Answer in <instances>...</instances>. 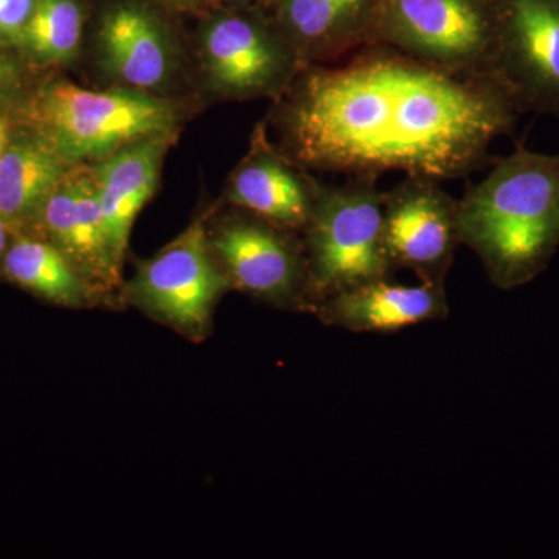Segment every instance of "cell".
Listing matches in <instances>:
<instances>
[{
	"label": "cell",
	"instance_id": "obj_1",
	"mask_svg": "<svg viewBox=\"0 0 559 559\" xmlns=\"http://www.w3.org/2000/svg\"><path fill=\"white\" fill-rule=\"evenodd\" d=\"M520 110L492 81L463 79L382 44L305 66L277 98L282 151L304 168L437 180L487 168Z\"/></svg>",
	"mask_w": 559,
	"mask_h": 559
},
{
	"label": "cell",
	"instance_id": "obj_2",
	"mask_svg": "<svg viewBox=\"0 0 559 559\" xmlns=\"http://www.w3.org/2000/svg\"><path fill=\"white\" fill-rule=\"evenodd\" d=\"M488 167L459 200V240L496 288L513 290L543 274L559 249V154L520 142Z\"/></svg>",
	"mask_w": 559,
	"mask_h": 559
},
{
	"label": "cell",
	"instance_id": "obj_3",
	"mask_svg": "<svg viewBox=\"0 0 559 559\" xmlns=\"http://www.w3.org/2000/svg\"><path fill=\"white\" fill-rule=\"evenodd\" d=\"M378 176H348L340 186H322L304 231L310 277L311 311L342 290L392 278L382 235L384 191Z\"/></svg>",
	"mask_w": 559,
	"mask_h": 559
},
{
	"label": "cell",
	"instance_id": "obj_4",
	"mask_svg": "<svg viewBox=\"0 0 559 559\" xmlns=\"http://www.w3.org/2000/svg\"><path fill=\"white\" fill-rule=\"evenodd\" d=\"M40 139L69 165L103 160L139 140L171 135L178 110L134 90L91 91L55 81L35 103Z\"/></svg>",
	"mask_w": 559,
	"mask_h": 559
},
{
	"label": "cell",
	"instance_id": "obj_5",
	"mask_svg": "<svg viewBox=\"0 0 559 559\" xmlns=\"http://www.w3.org/2000/svg\"><path fill=\"white\" fill-rule=\"evenodd\" d=\"M377 44L452 75L496 83L495 0H381Z\"/></svg>",
	"mask_w": 559,
	"mask_h": 559
},
{
	"label": "cell",
	"instance_id": "obj_6",
	"mask_svg": "<svg viewBox=\"0 0 559 559\" xmlns=\"http://www.w3.org/2000/svg\"><path fill=\"white\" fill-rule=\"evenodd\" d=\"M202 61L213 90L227 98L277 100L304 68L274 14H221L202 33Z\"/></svg>",
	"mask_w": 559,
	"mask_h": 559
},
{
	"label": "cell",
	"instance_id": "obj_7",
	"mask_svg": "<svg viewBox=\"0 0 559 559\" xmlns=\"http://www.w3.org/2000/svg\"><path fill=\"white\" fill-rule=\"evenodd\" d=\"M492 79L521 116L559 119V0H495Z\"/></svg>",
	"mask_w": 559,
	"mask_h": 559
},
{
	"label": "cell",
	"instance_id": "obj_8",
	"mask_svg": "<svg viewBox=\"0 0 559 559\" xmlns=\"http://www.w3.org/2000/svg\"><path fill=\"white\" fill-rule=\"evenodd\" d=\"M231 285L198 221L139 267L128 286L132 304L191 337L209 329L213 310Z\"/></svg>",
	"mask_w": 559,
	"mask_h": 559
},
{
	"label": "cell",
	"instance_id": "obj_9",
	"mask_svg": "<svg viewBox=\"0 0 559 559\" xmlns=\"http://www.w3.org/2000/svg\"><path fill=\"white\" fill-rule=\"evenodd\" d=\"M382 235L393 270L447 285L459 240V200L426 176H406L384 191Z\"/></svg>",
	"mask_w": 559,
	"mask_h": 559
},
{
	"label": "cell",
	"instance_id": "obj_10",
	"mask_svg": "<svg viewBox=\"0 0 559 559\" xmlns=\"http://www.w3.org/2000/svg\"><path fill=\"white\" fill-rule=\"evenodd\" d=\"M210 246L235 288L277 307L311 310L307 257L296 231L245 212L227 219Z\"/></svg>",
	"mask_w": 559,
	"mask_h": 559
},
{
	"label": "cell",
	"instance_id": "obj_11",
	"mask_svg": "<svg viewBox=\"0 0 559 559\" xmlns=\"http://www.w3.org/2000/svg\"><path fill=\"white\" fill-rule=\"evenodd\" d=\"M49 242L70 261L97 294L120 285L121 266L110 245L98 200L94 168L70 167L40 209Z\"/></svg>",
	"mask_w": 559,
	"mask_h": 559
},
{
	"label": "cell",
	"instance_id": "obj_12",
	"mask_svg": "<svg viewBox=\"0 0 559 559\" xmlns=\"http://www.w3.org/2000/svg\"><path fill=\"white\" fill-rule=\"evenodd\" d=\"M381 0H275L274 17L301 66L333 64L377 44Z\"/></svg>",
	"mask_w": 559,
	"mask_h": 559
},
{
	"label": "cell",
	"instance_id": "obj_13",
	"mask_svg": "<svg viewBox=\"0 0 559 559\" xmlns=\"http://www.w3.org/2000/svg\"><path fill=\"white\" fill-rule=\"evenodd\" d=\"M301 168L283 151L280 154L272 148L261 127L248 157L231 175L227 198L235 207L275 226L301 231L310 219L320 186Z\"/></svg>",
	"mask_w": 559,
	"mask_h": 559
},
{
	"label": "cell",
	"instance_id": "obj_14",
	"mask_svg": "<svg viewBox=\"0 0 559 559\" xmlns=\"http://www.w3.org/2000/svg\"><path fill=\"white\" fill-rule=\"evenodd\" d=\"M325 325L352 333H399L450 316L447 285L367 283L319 301L312 310Z\"/></svg>",
	"mask_w": 559,
	"mask_h": 559
},
{
	"label": "cell",
	"instance_id": "obj_15",
	"mask_svg": "<svg viewBox=\"0 0 559 559\" xmlns=\"http://www.w3.org/2000/svg\"><path fill=\"white\" fill-rule=\"evenodd\" d=\"M103 66L130 90H164L178 69L170 35L148 11L138 5L114 7L98 31Z\"/></svg>",
	"mask_w": 559,
	"mask_h": 559
},
{
	"label": "cell",
	"instance_id": "obj_16",
	"mask_svg": "<svg viewBox=\"0 0 559 559\" xmlns=\"http://www.w3.org/2000/svg\"><path fill=\"white\" fill-rule=\"evenodd\" d=\"M171 135L139 140L94 167L110 245L123 263L135 219L156 193Z\"/></svg>",
	"mask_w": 559,
	"mask_h": 559
},
{
	"label": "cell",
	"instance_id": "obj_17",
	"mask_svg": "<svg viewBox=\"0 0 559 559\" xmlns=\"http://www.w3.org/2000/svg\"><path fill=\"white\" fill-rule=\"evenodd\" d=\"M69 168L40 138L7 145L0 156V218L7 224L38 218Z\"/></svg>",
	"mask_w": 559,
	"mask_h": 559
},
{
	"label": "cell",
	"instance_id": "obj_18",
	"mask_svg": "<svg viewBox=\"0 0 559 559\" xmlns=\"http://www.w3.org/2000/svg\"><path fill=\"white\" fill-rule=\"evenodd\" d=\"M3 271L11 282L62 307H87L98 296L49 241L21 238L7 250Z\"/></svg>",
	"mask_w": 559,
	"mask_h": 559
},
{
	"label": "cell",
	"instance_id": "obj_19",
	"mask_svg": "<svg viewBox=\"0 0 559 559\" xmlns=\"http://www.w3.org/2000/svg\"><path fill=\"white\" fill-rule=\"evenodd\" d=\"M83 11L76 0H36L20 46L43 64H64L80 50Z\"/></svg>",
	"mask_w": 559,
	"mask_h": 559
},
{
	"label": "cell",
	"instance_id": "obj_20",
	"mask_svg": "<svg viewBox=\"0 0 559 559\" xmlns=\"http://www.w3.org/2000/svg\"><path fill=\"white\" fill-rule=\"evenodd\" d=\"M36 0H0V43L21 44Z\"/></svg>",
	"mask_w": 559,
	"mask_h": 559
},
{
	"label": "cell",
	"instance_id": "obj_21",
	"mask_svg": "<svg viewBox=\"0 0 559 559\" xmlns=\"http://www.w3.org/2000/svg\"><path fill=\"white\" fill-rule=\"evenodd\" d=\"M7 229H9V224L0 218V257L3 255L7 249Z\"/></svg>",
	"mask_w": 559,
	"mask_h": 559
},
{
	"label": "cell",
	"instance_id": "obj_22",
	"mask_svg": "<svg viewBox=\"0 0 559 559\" xmlns=\"http://www.w3.org/2000/svg\"><path fill=\"white\" fill-rule=\"evenodd\" d=\"M157 2L167 3V5L179 7V9H189L194 5L197 0H157Z\"/></svg>",
	"mask_w": 559,
	"mask_h": 559
},
{
	"label": "cell",
	"instance_id": "obj_23",
	"mask_svg": "<svg viewBox=\"0 0 559 559\" xmlns=\"http://www.w3.org/2000/svg\"><path fill=\"white\" fill-rule=\"evenodd\" d=\"M7 146V130H5V121H3L2 117H0V156H2L3 150Z\"/></svg>",
	"mask_w": 559,
	"mask_h": 559
},
{
	"label": "cell",
	"instance_id": "obj_24",
	"mask_svg": "<svg viewBox=\"0 0 559 559\" xmlns=\"http://www.w3.org/2000/svg\"><path fill=\"white\" fill-rule=\"evenodd\" d=\"M9 62H7L5 58L0 53V84H2L3 81L7 80V76H9Z\"/></svg>",
	"mask_w": 559,
	"mask_h": 559
},
{
	"label": "cell",
	"instance_id": "obj_25",
	"mask_svg": "<svg viewBox=\"0 0 559 559\" xmlns=\"http://www.w3.org/2000/svg\"><path fill=\"white\" fill-rule=\"evenodd\" d=\"M235 3H274L275 0H227Z\"/></svg>",
	"mask_w": 559,
	"mask_h": 559
}]
</instances>
